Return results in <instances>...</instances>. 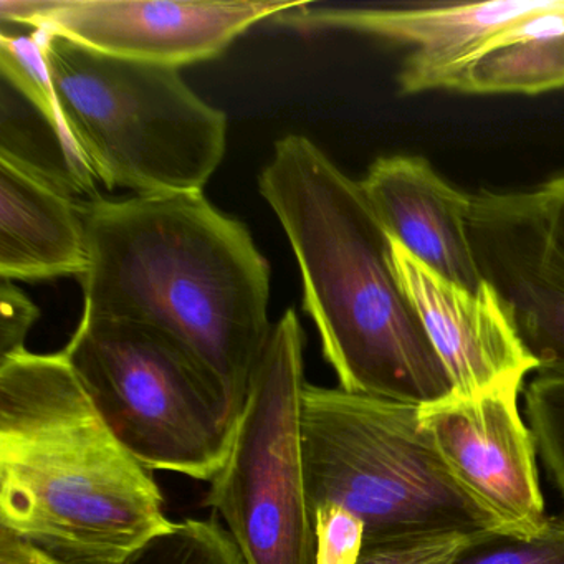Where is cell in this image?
Instances as JSON below:
<instances>
[{
	"label": "cell",
	"mask_w": 564,
	"mask_h": 564,
	"mask_svg": "<svg viewBox=\"0 0 564 564\" xmlns=\"http://www.w3.org/2000/svg\"><path fill=\"white\" fill-rule=\"evenodd\" d=\"M84 312L160 329L216 379L237 415L265 351L270 265L246 224L204 194L84 203Z\"/></svg>",
	"instance_id": "obj_1"
},
{
	"label": "cell",
	"mask_w": 564,
	"mask_h": 564,
	"mask_svg": "<svg viewBox=\"0 0 564 564\" xmlns=\"http://www.w3.org/2000/svg\"><path fill=\"white\" fill-rule=\"evenodd\" d=\"M259 191L295 253L303 312L339 388L422 405L454 394L391 262V237L359 181L310 138L276 141Z\"/></svg>",
	"instance_id": "obj_2"
},
{
	"label": "cell",
	"mask_w": 564,
	"mask_h": 564,
	"mask_svg": "<svg viewBox=\"0 0 564 564\" xmlns=\"http://www.w3.org/2000/svg\"><path fill=\"white\" fill-rule=\"evenodd\" d=\"M0 524L75 556L127 561L173 527L64 351L0 359Z\"/></svg>",
	"instance_id": "obj_3"
},
{
	"label": "cell",
	"mask_w": 564,
	"mask_h": 564,
	"mask_svg": "<svg viewBox=\"0 0 564 564\" xmlns=\"http://www.w3.org/2000/svg\"><path fill=\"white\" fill-rule=\"evenodd\" d=\"M94 176L134 196L204 194L227 151V117L180 70L108 57L35 31Z\"/></svg>",
	"instance_id": "obj_4"
},
{
	"label": "cell",
	"mask_w": 564,
	"mask_h": 564,
	"mask_svg": "<svg viewBox=\"0 0 564 564\" xmlns=\"http://www.w3.org/2000/svg\"><path fill=\"white\" fill-rule=\"evenodd\" d=\"M302 434L310 513L326 505L349 511L365 524V543L498 534L442 464L417 405L306 382Z\"/></svg>",
	"instance_id": "obj_5"
},
{
	"label": "cell",
	"mask_w": 564,
	"mask_h": 564,
	"mask_svg": "<svg viewBox=\"0 0 564 564\" xmlns=\"http://www.w3.org/2000/svg\"><path fill=\"white\" fill-rule=\"evenodd\" d=\"M62 351L141 465L204 481L223 470L240 417L180 343L141 323L84 312Z\"/></svg>",
	"instance_id": "obj_6"
},
{
	"label": "cell",
	"mask_w": 564,
	"mask_h": 564,
	"mask_svg": "<svg viewBox=\"0 0 564 564\" xmlns=\"http://www.w3.org/2000/svg\"><path fill=\"white\" fill-rule=\"evenodd\" d=\"M305 332L295 308L273 323L232 448L204 507L224 518L246 564H313L302 408Z\"/></svg>",
	"instance_id": "obj_7"
},
{
	"label": "cell",
	"mask_w": 564,
	"mask_h": 564,
	"mask_svg": "<svg viewBox=\"0 0 564 564\" xmlns=\"http://www.w3.org/2000/svg\"><path fill=\"white\" fill-rule=\"evenodd\" d=\"M299 6L270 0H2L0 18L108 57L180 70L220 57L253 25Z\"/></svg>",
	"instance_id": "obj_8"
},
{
	"label": "cell",
	"mask_w": 564,
	"mask_h": 564,
	"mask_svg": "<svg viewBox=\"0 0 564 564\" xmlns=\"http://www.w3.org/2000/svg\"><path fill=\"white\" fill-rule=\"evenodd\" d=\"M523 389L452 394L419 408V422L455 484L498 534L531 540L546 530L538 452L518 408Z\"/></svg>",
	"instance_id": "obj_9"
},
{
	"label": "cell",
	"mask_w": 564,
	"mask_h": 564,
	"mask_svg": "<svg viewBox=\"0 0 564 564\" xmlns=\"http://www.w3.org/2000/svg\"><path fill=\"white\" fill-rule=\"evenodd\" d=\"M471 243L541 368H564V252L536 189L470 194Z\"/></svg>",
	"instance_id": "obj_10"
},
{
	"label": "cell",
	"mask_w": 564,
	"mask_h": 564,
	"mask_svg": "<svg viewBox=\"0 0 564 564\" xmlns=\"http://www.w3.org/2000/svg\"><path fill=\"white\" fill-rule=\"evenodd\" d=\"M391 262L451 378L454 395L475 398L508 388L524 391L528 375L536 372L540 362L490 283L465 289L392 239Z\"/></svg>",
	"instance_id": "obj_11"
},
{
	"label": "cell",
	"mask_w": 564,
	"mask_h": 564,
	"mask_svg": "<svg viewBox=\"0 0 564 564\" xmlns=\"http://www.w3.org/2000/svg\"><path fill=\"white\" fill-rule=\"evenodd\" d=\"M564 0H490L419 8H325L300 4L276 21L302 32L346 31L411 48L398 74L401 94L435 90L438 78L494 35Z\"/></svg>",
	"instance_id": "obj_12"
},
{
	"label": "cell",
	"mask_w": 564,
	"mask_h": 564,
	"mask_svg": "<svg viewBox=\"0 0 564 564\" xmlns=\"http://www.w3.org/2000/svg\"><path fill=\"white\" fill-rule=\"evenodd\" d=\"M62 171L0 148V279L42 282L85 275L84 203Z\"/></svg>",
	"instance_id": "obj_13"
},
{
	"label": "cell",
	"mask_w": 564,
	"mask_h": 564,
	"mask_svg": "<svg viewBox=\"0 0 564 564\" xmlns=\"http://www.w3.org/2000/svg\"><path fill=\"white\" fill-rule=\"evenodd\" d=\"M359 184L392 240L465 289L485 285L468 227L470 194L409 154L378 158Z\"/></svg>",
	"instance_id": "obj_14"
},
{
	"label": "cell",
	"mask_w": 564,
	"mask_h": 564,
	"mask_svg": "<svg viewBox=\"0 0 564 564\" xmlns=\"http://www.w3.org/2000/svg\"><path fill=\"white\" fill-rule=\"evenodd\" d=\"M561 88L564 2L498 32L435 85V90L470 95H541Z\"/></svg>",
	"instance_id": "obj_15"
},
{
	"label": "cell",
	"mask_w": 564,
	"mask_h": 564,
	"mask_svg": "<svg viewBox=\"0 0 564 564\" xmlns=\"http://www.w3.org/2000/svg\"><path fill=\"white\" fill-rule=\"evenodd\" d=\"M0 70L6 84L11 85L41 115L64 161V171L75 193L97 196V177L94 176L87 158L75 141L52 78L51 65L45 54L41 34L0 35Z\"/></svg>",
	"instance_id": "obj_16"
},
{
	"label": "cell",
	"mask_w": 564,
	"mask_h": 564,
	"mask_svg": "<svg viewBox=\"0 0 564 564\" xmlns=\"http://www.w3.org/2000/svg\"><path fill=\"white\" fill-rule=\"evenodd\" d=\"M127 564H246L217 518H187L134 551Z\"/></svg>",
	"instance_id": "obj_17"
},
{
	"label": "cell",
	"mask_w": 564,
	"mask_h": 564,
	"mask_svg": "<svg viewBox=\"0 0 564 564\" xmlns=\"http://www.w3.org/2000/svg\"><path fill=\"white\" fill-rule=\"evenodd\" d=\"M491 534H415L395 540L365 543L356 564H457L465 551Z\"/></svg>",
	"instance_id": "obj_18"
},
{
	"label": "cell",
	"mask_w": 564,
	"mask_h": 564,
	"mask_svg": "<svg viewBox=\"0 0 564 564\" xmlns=\"http://www.w3.org/2000/svg\"><path fill=\"white\" fill-rule=\"evenodd\" d=\"M457 564H564V520L551 517L531 540L494 534L465 551Z\"/></svg>",
	"instance_id": "obj_19"
},
{
	"label": "cell",
	"mask_w": 564,
	"mask_h": 564,
	"mask_svg": "<svg viewBox=\"0 0 564 564\" xmlns=\"http://www.w3.org/2000/svg\"><path fill=\"white\" fill-rule=\"evenodd\" d=\"M315 553L313 564H356L365 546V524L335 505L312 513Z\"/></svg>",
	"instance_id": "obj_20"
},
{
	"label": "cell",
	"mask_w": 564,
	"mask_h": 564,
	"mask_svg": "<svg viewBox=\"0 0 564 564\" xmlns=\"http://www.w3.org/2000/svg\"><path fill=\"white\" fill-rule=\"evenodd\" d=\"M540 435L544 465L564 501V371L554 376L544 395Z\"/></svg>",
	"instance_id": "obj_21"
},
{
	"label": "cell",
	"mask_w": 564,
	"mask_h": 564,
	"mask_svg": "<svg viewBox=\"0 0 564 564\" xmlns=\"http://www.w3.org/2000/svg\"><path fill=\"white\" fill-rule=\"evenodd\" d=\"M39 306L11 280L0 279V359L25 351Z\"/></svg>",
	"instance_id": "obj_22"
},
{
	"label": "cell",
	"mask_w": 564,
	"mask_h": 564,
	"mask_svg": "<svg viewBox=\"0 0 564 564\" xmlns=\"http://www.w3.org/2000/svg\"><path fill=\"white\" fill-rule=\"evenodd\" d=\"M0 564H127V561L98 560L62 553L25 534L0 524Z\"/></svg>",
	"instance_id": "obj_23"
},
{
	"label": "cell",
	"mask_w": 564,
	"mask_h": 564,
	"mask_svg": "<svg viewBox=\"0 0 564 564\" xmlns=\"http://www.w3.org/2000/svg\"><path fill=\"white\" fill-rule=\"evenodd\" d=\"M554 239L564 252V174L536 187Z\"/></svg>",
	"instance_id": "obj_24"
}]
</instances>
